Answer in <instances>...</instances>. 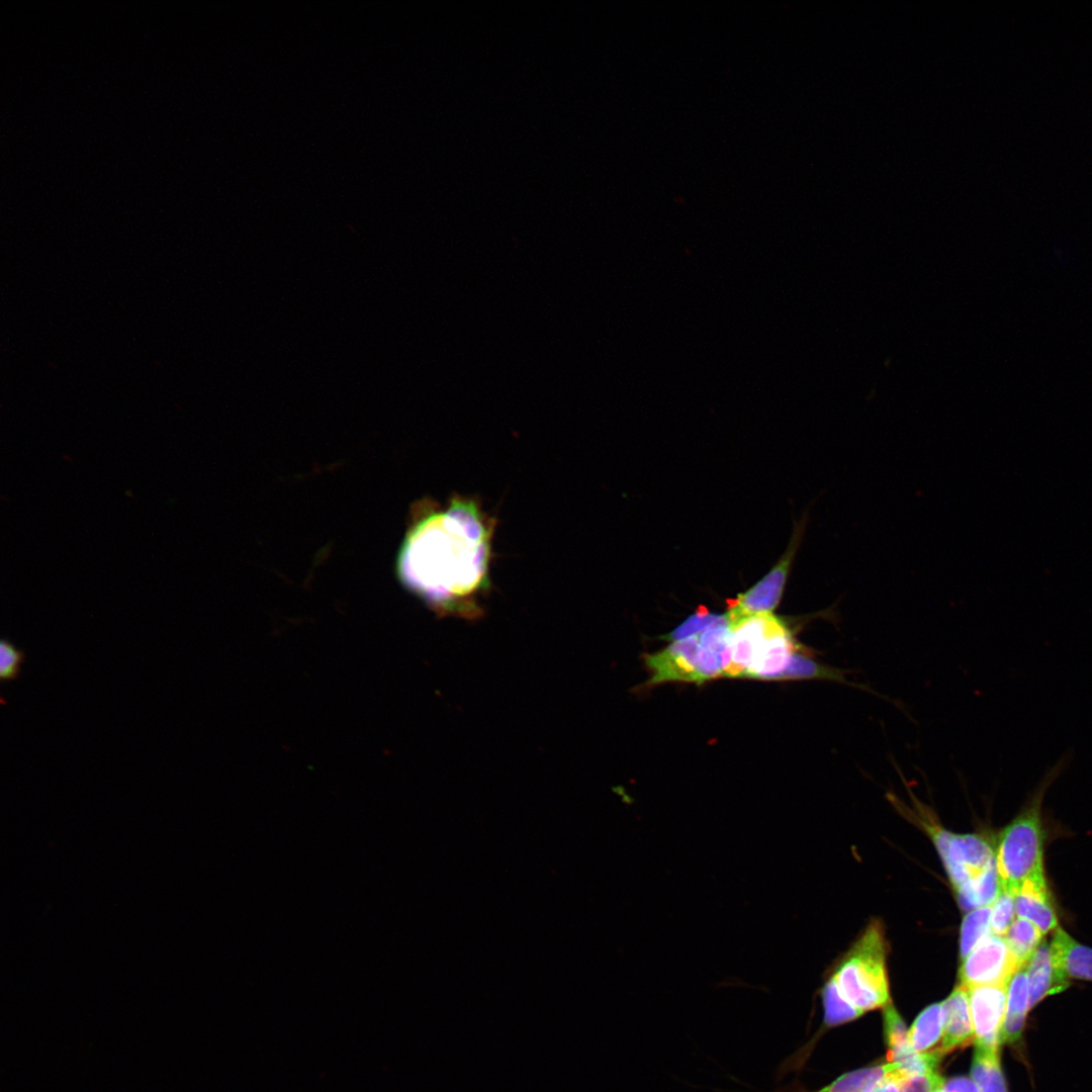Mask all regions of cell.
I'll return each mask as SVG.
<instances>
[{
    "label": "cell",
    "mask_w": 1092,
    "mask_h": 1092,
    "mask_svg": "<svg viewBox=\"0 0 1092 1092\" xmlns=\"http://www.w3.org/2000/svg\"><path fill=\"white\" fill-rule=\"evenodd\" d=\"M940 1089H941V1088H940ZM940 1089H937V1090H935L934 1092H940Z\"/></svg>",
    "instance_id": "cell-31"
},
{
    "label": "cell",
    "mask_w": 1092,
    "mask_h": 1092,
    "mask_svg": "<svg viewBox=\"0 0 1092 1092\" xmlns=\"http://www.w3.org/2000/svg\"><path fill=\"white\" fill-rule=\"evenodd\" d=\"M1008 984L976 986L969 990L975 1045L999 1050Z\"/></svg>",
    "instance_id": "cell-7"
},
{
    "label": "cell",
    "mask_w": 1092,
    "mask_h": 1092,
    "mask_svg": "<svg viewBox=\"0 0 1092 1092\" xmlns=\"http://www.w3.org/2000/svg\"><path fill=\"white\" fill-rule=\"evenodd\" d=\"M898 1071L896 1063L848 1072L817 1092H869L878 1082ZM775 1092H788L785 1089Z\"/></svg>",
    "instance_id": "cell-20"
},
{
    "label": "cell",
    "mask_w": 1092,
    "mask_h": 1092,
    "mask_svg": "<svg viewBox=\"0 0 1092 1092\" xmlns=\"http://www.w3.org/2000/svg\"><path fill=\"white\" fill-rule=\"evenodd\" d=\"M1029 988L1025 966L1018 969L1007 985L1006 1010L1001 1031L1002 1043H1016L1022 1036L1029 1010Z\"/></svg>",
    "instance_id": "cell-15"
},
{
    "label": "cell",
    "mask_w": 1092,
    "mask_h": 1092,
    "mask_svg": "<svg viewBox=\"0 0 1092 1092\" xmlns=\"http://www.w3.org/2000/svg\"><path fill=\"white\" fill-rule=\"evenodd\" d=\"M651 672L648 685L665 681L706 680L724 676L729 657L702 645L698 635L672 642L665 649L645 656Z\"/></svg>",
    "instance_id": "cell-4"
},
{
    "label": "cell",
    "mask_w": 1092,
    "mask_h": 1092,
    "mask_svg": "<svg viewBox=\"0 0 1092 1092\" xmlns=\"http://www.w3.org/2000/svg\"><path fill=\"white\" fill-rule=\"evenodd\" d=\"M1025 969L1029 988V1008L1069 986V982L1058 973L1053 962L1051 947L1045 942L1037 947L1025 965Z\"/></svg>",
    "instance_id": "cell-14"
},
{
    "label": "cell",
    "mask_w": 1092,
    "mask_h": 1092,
    "mask_svg": "<svg viewBox=\"0 0 1092 1092\" xmlns=\"http://www.w3.org/2000/svg\"><path fill=\"white\" fill-rule=\"evenodd\" d=\"M824 1022L827 1026L841 1024L859 1017L863 1012L852 1005L841 993L832 976L822 991Z\"/></svg>",
    "instance_id": "cell-22"
},
{
    "label": "cell",
    "mask_w": 1092,
    "mask_h": 1092,
    "mask_svg": "<svg viewBox=\"0 0 1092 1092\" xmlns=\"http://www.w3.org/2000/svg\"><path fill=\"white\" fill-rule=\"evenodd\" d=\"M25 657L23 650L17 648L8 638H2L0 642V681L2 684L19 678Z\"/></svg>",
    "instance_id": "cell-27"
},
{
    "label": "cell",
    "mask_w": 1092,
    "mask_h": 1092,
    "mask_svg": "<svg viewBox=\"0 0 1092 1092\" xmlns=\"http://www.w3.org/2000/svg\"><path fill=\"white\" fill-rule=\"evenodd\" d=\"M785 621L772 614H760L730 621V662L724 676L743 677L761 643Z\"/></svg>",
    "instance_id": "cell-8"
},
{
    "label": "cell",
    "mask_w": 1092,
    "mask_h": 1092,
    "mask_svg": "<svg viewBox=\"0 0 1092 1092\" xmlns=\"http://www.w3.org/2000/svg\"><path fill=\"white\" fill-rule=\"evenodd\" d=\"M944 1012L941 1045L935 1049L943 1057L945 1054L969 1044L975 1037L972 1021L969 990L958 986L942 1002Z\"/></svg>",
    "instance_id": "cell-11"
},
{
    "label": "cell",
    "mask_w": 1092,
    "mask_h": 1092,
    "mask_svg": "<svg viewBox=\"0 0 1092 1092\" xmlns=\"http://www.w3.org/2000/svg\"><path fill=\"white\" fill-rule=\"evenodd\" d=\"M1050 947L1054 965L1064 979L1092 981V947L1079 943L1061 927L1056 928Z\"/></svg>",
    "instance_id": "cell-13"
},
{
    "label": "cell",
    "mask_w": 1092,
    "mask_h": 1092,
    "mask_svg": "<svg viewBox=\"0 0 1092 1092\" xmlns=\"http://www.w3.org/2000/svg\"><path fill=\"white\" fill-rule=\"evenodd\" d=\"M824 679L846 682L844 671L817 661L809 650L802 647L775 680Z\"/></svg>",
    "instance_id": "cell-18"
},
{
    "label": "cell",
    "mask_w": 1092,
    "mask_h": 1092,
    "mask_svg": "<svg viewBox=\"0 0 1092 1092\" xmlns=\"http://www.w3.org/2000/svg\"><path fill=\"white\" fill-rule=\"evenodd\" d=\"M495 527L475 496L416 502L397 553L398 579L440 615L478 617L491 588Z\"/></svg>",
    "instance_id": "cell-1"
},
{
    "label": "cell",
    "mask_w": 1092,
    "mask_h": 1092,
    "mask_svg": "<svg viewBox=\"0 0 1092 1092\" xmlns=\"http://www.w3.org/2000/svg\"><path fill=\"white\" fill-rule=\"evenodd\" d=\"M869 1092H901L900 1079L895 1074H890L878 1082Z\"/></svg>",
    "instance_id": "cell-30"
},
{
    "label": "cell",
    "mask_w": 1092,
    "mask_h": 1092,
    "mask_svg": "<svg viewBox=\"0 0 1092 1092\" xmlns=\"http://www.w3.org/2000/svg\"><path fill=\"white\" fill-rule=\"evenodd\" d=\"M884 1031L889 1048L888 1059L892 1063L901 1062L915 1052L910 1045L904 1021L891 1004L884 1009Z\"/></svg>",
    "instance_id": "cell-23"
},
{
    "label": "cell",
    "mask_w": 1092,
    "mask_h": 1092,
    "mask_svg": "<svg viewBox=\"0 0 1092 1092\" xmlns=\"http://www.w3.org/2000/svg\"><path fill=\"white\" fill-rule=\"evenodd\" d=\"M1017 917L1033 923L1042 934L1058 927V918L1043 879L1025 881L1014 894Z\"/></svg>",
    "instance_id": "cell-12"
},
{
    "label": "cell",
    "mask_w": 1092,
    "mask_h": 1092,
    "mask_svg": "<svg viewBox=\"0 0 1092 1092\" xmlns=\"http://www.w3.org/2000/svg\"><path fill=\"white\" fill-rule=\"evenodd\" d=\"M886 954L883 926L873 921L833 975L842 995L862 1012L889 1004Z\"/></svg>",
    "instance_id": "cell-3"
},
{
    "label": "cell",
    "mask_w": 1092,
    "mask_h": 1092,
    "mask_svg": "<svg viewBox=\"0 0 1092 1092\" xmlns=\"http://www.w3.org/2000/svg\"><path fill=\"white\" fill-rule=\"evenodd\" d=\"M971 1078L981 1092H1008L1000 1064L999 1050L976 1045Z\"/></svg>",
    "instance_id": "cell-19"
},
{
    "label": "cell",
    "mask_w": 1092,
    "mask_h": 1092,
    "mask_svg": "<svg viewBox=\"0 0 1092 1092\" xmlns=\"http://www.w3.org/2000/svg\"><path fill=\"white\" fill-rule=\"evenodd\" d=\"M943 1081L937 1069L928 1070L900 1079L901 1092H934L941 1088Z\"/></svg>",
    "instance_id": "cell-28"
},
{
    "label": "cell",
    "mask_w": 1092,
    "mask_h": 1092,
    "mask_svg": "<svg viewBox=\"0 0 1092 1092\" xmlns=\"http://www.w3.org/2000/svg\"><path fill=\"white\" fill-rule=\"evenodd\" d=\"M944 1012L942 1002L927 1006L908 1031L911 1048L919 1054L931 1052L942 1038Z\"/></svg>",
    "instance_id": "cell-17"
},
{
    "label": "cell",
    "mask_w": 1092,
    "mask_h": 1092,
    "mask_svg": "<svg viewBox=\"0 0 1092 1092\" xmlns=\"http://www.w3.org/2000/svg\"><path fill=\"white\" fill-rule=\"evenodd\" d=\"M726 624H730L727 614H712L702 606L673 631L664 635L663 638L674 642L698 635L710 628Z\"/></svg>",
    "instance_id": "cell-25"
},
{
    "label": "cell",
    "mask_w": 1092,
    "mask_h": 1092,
    "mask_svg": "<svg viewBox=\"0 0 1092 1092\" xmlns=\"http://www.w3.org/2000/svg\"><path fill=\"white\" fill-rule=\"evenodd\" d=\"M1042 936L1033 923L1017 917L1003 937L1020 966H1025L1041 944Z\"/></svg>",
    "instance_id": "cell-21"
},
{
    "label": "cell",
    "mask_w": 1092,
    "mask_h": 1092,
    "mask_svg": "<svg viewBox=\"0 0 1092 1092\" xmlns=\"http://www.w3.org/2000/svg\"><path fill=\"white\" fill-rule=\"evenodd\" d=\"M1015 914L1014 894L1002 889L991 906V932L1004 936L1015 920Z\"/></svg>",
    "instance_id": "cell-26"
},
{
    "label": "cell",
    "mask_w": 1092,
    "mask_h": 1092,
    "mask_svg": "<svg viewBox=\"0 0 1092 1092\" xmlns=\"http://www.w3.org/2000/svg\"><path fill=\"white\" fill-rule=\"evenodd\" d=\"M1021 967L1004 937L991 932L963 960L959 972L960 985L970 989L981 985L1008 984Z\"/></svg>",
    "instance_id": "cell-6"
},
{
    "label": "cell",
    "mask_w": 1092,
    "mask_h": 1092,
    "mask_svg": "<svg viewBox=\"0 0 1092 1092\" xmlns=\"http://www.w3.org/2000/svg\"><path fill=\"white\" fill-rule=\"evenodd\" d=\"M1069 761L1066 754L1049 767L1026 806L1002 831L995 858L1003 890L1015 894L1025 881L1044 878L1041 802Z\"/></svg>",
    "instance_id": "cell-2"
},
{
    "label": "cell",
    "mask_w": 1092,
    "mask_h": 1092,
    "mask_svg": "<svg viewBox=\"0 0 1092 1092\" xmlns=\"http://www.w3.org/2000/svg\"><path fill=\"white\" fill-rule=\"evenodd\" d=\"M1001 890L995 858L986 870L957 890L958 900L964 910H975L992 906Z\"/></svg>",
    "instance_id": "cell-16"
},
{
    "label": "cell",
    "mask_w": 1092,
    "mask_h": 1092,
    "mask_svg": "<svg viewBox=\"0 0 1092 1092\" xmlns=\"http://www.w3.org/2000/svg\"><path fill=\"white\" fill-rule=\"evenodd\" d=\"M990 920L991 906L977 908L965 916L962 923L960 944L963 960L991 933Z\"/></svg>",
    "instance_id": "cell-24"
},
{
    "label": "cell",
    "mask_w": 1092,
    "mask_h": 1092,
    "mask_svg": "<svg viewBox=\"0 0 1092 1092\" xmlns=\"http://www.w3.org/2000/svg\"><path fill=\"white\" fill-rule=\"evenodd\" d=\"M807 518L794 527L790 543L763 577L736 599L729 601L727 615L730 621L744 617L771 614L780 604L797 551L804 536Z\"/></svg>",
    "instance_id": "cell-5"
},
{
    "label": "cell",
    "mask_w": 1092,
    "mask_h": 1092,
    "mask_svg": "<svg viewBox=\"0 0 1092 1092\" xmlns=\"http://www.w3.org/2000/svg\"><path fill=\"white\" fill-rule=\"evenodd\" d=\"M940 1092H981L972 1078L959 1076L943 1081Z\"/></svg>",
    "instance_id": "cell-29"
},
{
    "label": "cell",
    "mask_w": 1092,
    "mask_h": 1092,
    "mask_svg": "<svg viewBox=\"0 0 1092 1092\" xmlns=\"http://www.w3.org/2000/svg\"><path fill=\"white\" fill-rule=\"evenodd\" d=\"M801 648L785 622L761 643L743 677L775 680Z\"/></svg>",
    "instance_id": "cell-10"
},
{
    "label": "cell",
    "mask_w": 1092,
    "mask_h": 1092,
    "mask_svg": "<svg viewBox=\"0 0 1092 1092\" xmlns=\"http://www.w3.org/2000/svg\"><path fill=\"white\" fill-rule=\"evenodd\" d=\"M939 854L956 890L981 874L995 859L990 843L977 834L950 833Z\"/></svg>",
    "instance_id": "cell-9"
}]
</instances>
